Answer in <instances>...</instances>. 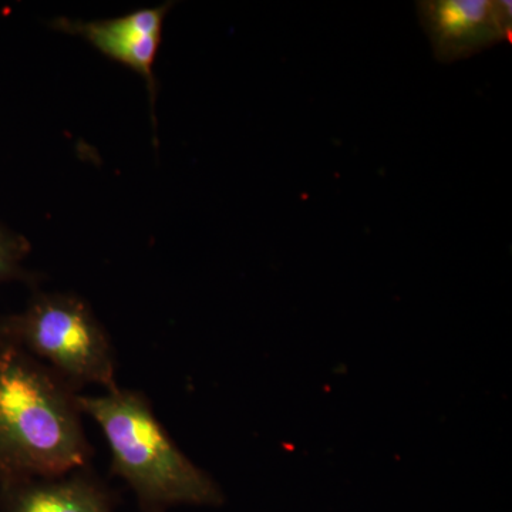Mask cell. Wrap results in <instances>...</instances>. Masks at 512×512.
Wrapping results in <instances>:
<instances>
[{"mask_svg":"<svg viewBox=\"0 0 512 512\" xmlns=\"http://www.w3.org/2000/svg\"><path fill=\"white\" fill-rule=\"evenodd\" d=\"M76 396L43 363L0 345V481L83 470L90 447Z\"/></svg>","mask_w":512,"mask_h":512,"instance_id":"6da1fadb","label":"cell"},{"mask_svg":"<svg viewBox=\"0 0 512 512\" xmlns=\"http://www.w3.org/2000/svg\"><path fill=\"white\" fill-rule=\"evenodd\" d=\"M76 400L80 412L99 424L114 471L130 485L143 510L221 503L218 485L177 447L143 394L116 387L103 396Z\"/></svg>","mask_w":512,"mask_h":512,"instance_id":"7a4b0ae2","label":"cell"},{"mask_svg":"<svg viewBox=\"0 0 512 512\" xmlns=\"http://www.w3.org/2000/svg\"><path fill=\"white\" fill-rule=\"evenodd\" d=\"M0 345L45 360L47 369L72 389L82 384L117 387L109 335L77 296L37 293L25 311L0 318Z\"/></svg>","mask_w":512,"mask_h":512,"instance_id":"3957f363","label":"cell"},{"mask_svg":"<svg viewBox=\"0 0 512 512\" xmlns=\"http://www.w3.org/2000/svg\"><path fill=\"white\" fill-rule=\"evenodd\" d=\"M416 6L421 26L440 63H456L511 40V2L424 0Z\"/></svg>","mask_w":512,"mask_h":512,"instance_id":"277c9868","label":"cell"},{"mask_svg":"<svg viewBox=\"0 0 512 512\" xmlns=\"http://www.w3.org/2000/svg\"><path fill=\"white\" fill-rule=\"evenodd\" d=\"M173 2L164 3L157 8H147L128 13L121 18L106 20H72L57 18L50 25L59 32L83 37L101 55L114 62L123 64L143 77L150 96L151 113H153L154 146L157 147L156 100L158 83L154 64L163 42L165 16L168 15Z\"/></svg>","mask_w":512,"mask_h":512,"instance_id":"5b68a950","label":"cell"},{"mask_svg":"<svg viewBox=\"0 0 512 512\" xmlns=\"http://www.w3.org/2000/svg\"><path fill=\"white\" fill-rule=\"evenodd\" d=\"M2 512H111L106 491L80 471L0 481Z\"/></svg>","mask_w":512,"mask_h":512,"instance_id":"8992f818","label":"cell"},{"mask_svg":"<svg viewBox=\"0 0 512 512\" xmlns=\"http://www.w3.org/2000/svg\"><path fill=\"white\" fill-rule=\"evenodd\" d=\"M30 251L28 239L0 224V284L18 279L32 281V275L23 268Z\"/></svg>","mask_w":512,"mask_h":512,"instance_id":"52a82bcc","label":"cell"}]
</instances>
